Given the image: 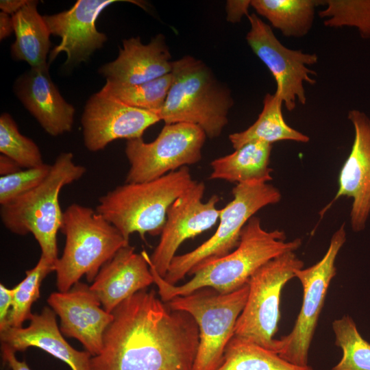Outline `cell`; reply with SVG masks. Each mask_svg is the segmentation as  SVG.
I'll return each mask as SVG.
<instances>
[{"label": "cell", "instance_id": "obj_4", "mask_svg": "<svg viewBox=\"0 0 370 370\" xmlns=\"http://www.w3.org/2000/svg\"><path fill=\"white\" fill-rule=\"evenodd\" d=\"M172 83L162 108L157 112L165 124L198 125L207 137H218L227 124L233 105L228 88L201 60L186 56L173 61Z\"/></svg>", "mask_w": 370, "mask_h": 370}, {"label": "cell", "instance_id": "obj_25", "mask_svg": "<svg viewBox=\"0 0 370 370\" xmlns=\"http://www.w3.org/2000/svg\"><path fill=\"white\" fill-rule=\"evenodd\" d=\"M319 0H251L256 12L286 37L301 38L311 29Z\"/></svg>", "mask_w": 370, "mask_h": 370}, {"label": "cell", "instance_id": "obj_3", "mask_svg": "<svg viewBox=\"0 0 370 370\" xmlns=\"http://www.w3.org/2000/svg\"><path fill=\"white\" fill-rule=\"evenodd\" d=\"M187 166L153 180L125 183L101 196L95 210L129 241L137 232L160 235L169 207L195 183Z\"/></svg>", "mask_w": 370, "mask_h": 370}, {"label": "cell", "instance_id": "obj_35", "mask_svg": "<svg viewBox=\"0 0 370 370\" xmlns=\"http://www.w3.org/2000/svg\"><path fill=\"white\" fill-rule=\"evenodd\" d=\"M1 357L3 362L11 370H31L25 360H18L15 353L5 344L1 343Z\"/></svg>", "mask_w": 370, "mask_h": 370}, {"label": "cell", "instance_id": "obj_29", "mask_svg": "<svg viewBox=\"0 0 370 370\" xmlns=\"http://www.w3.org/2000/svg\"><path fill=\"white\" fill-rule=\"evenodd\" d=\"M56 262L40 256L36 265L25 272V278L13 288L12 307L8 317L7 328H21L29 320L34 302L40 297L42 280L51 271H55ZM5 328V329H6Z\"/></svg>", "mask_w": 370, "mask_h": 370}, {"label": "cell", "instance_id": "obj_20", "mask_svg": "<svg viewBox=\"0 0 370 370\" xmlns=\"http://www.w3.org/2000/svg\"><path fill=\"white\" fill-rule=\"evenodd\" d=\"M154 283L149 263L130 245L121 248L100 269L90 289L109 313L123 301Z\"/></svg>", "mask_w": 370, "mask_h": 370}, {"label": "cell", "instance_id": "obj_10", "mask_svg": "<svg viewBox=\"0 0 370 370\" xmlns=\"http://www.w3.org/2000/svg\"><path fill=\"white\" fill-rule=\"evenodd\" d=\"M206 137L198 125L177 123L165 124L151 143L143 138L127 140L125 152L130 167L125 183L153 180L198 162Z\"/></svg>", "mask_w": 370, "mask_h": 370}, {"label": "cell", "instance_id": "obj_16", "mask_svg": "<svg viewBox=\"0 0 370 370\" xmlns=\"http://www.w3.org/2000/svg\"><path fill=\"white\" fill-rule=\"evenodd\" d=\"M117 0H78L69 10L43 18L51 34L61 38L50 52L48 64L61 52L66 54L65 65L86 62L90 55L103 47L106 34L96 28L101 12Z\"/></svg>", "mask_w": 370, "mask_h": 370}, {"label": "cell", "instance_id": "obj_28", "mask_svg": "<svg viewBox=\"0 0 370 370\" xmlns=\"http://www.w3.org/2000/svg\"><path fill=\"white\" fill-rule=\"evenodd\" d=\"M332 329L343 356L330 370H370V343L362 337L352 317L344 315L335 319Z\"/></svg>", "mask_w": 370, "mask_h": 370}, {"label": "cell", "instance_id": "obj_8", "mask_svg": "<svg viewBox=\"0 0 370 370\" xmlns=\"http://www.w3.org/2000/svg\"><path fill=\"white\" fill-rule=\"evenodd\" d=\"M248 293V284L227 294L207 287L167 302L171 308L189 313L197 323L199 343L193 370H217L221 366Z\"/></svg>", "mask_w": 370, "mask_h": 370}, {"label": "cell", "instance_id": "obj_33", "mask_svg": "<svg viewBox=\"0 0 370 370\" xmlns=\"http://www.w3.org/2000/svg\"><path fill=\"white\" fill-rule=\"evenodd\" d=\"M14 290L0 284V331L7 328L8 317L12 307Z\"/></svg>", "mask_w": 370, "mask_h": 370}, {"label": "cell", "instance_id": "obj_34", "mask_svg": "<svg viewBox=\"0 0 370 370\" xmlns=\"http://www.w3.org/2000/svg\"><path fill=\"white\" fill-rule=\"evenodd\" d=\"M251 1H227L226 3L227 20L238 22L243 15L248 16Z\"/></svg>", "mask_w": 370, "mask_h": 370}, {"label": "cell", "instance_id": "obj_17", "mask_svg": "<svg viewBox=\"0 0 370 370\" xmlns=\"http://www.w3.org/2000/svg\"><path fill=\"white\" fill-rule=\"evenodd\" d=\"M348 119L353 125L354 138L349 156L338 175V188L325 211L340 197L352 198L350 223L353 231L365 228L370 214V119L363 112L352 110Z\"/></svg>", "mask_w": 370, "mask_h": 370}, {"label": "cell", "instance_id": "obj_32", "mask_svg": "<svg viewBox=\"0 0 370 370\" xmlns=\"http://www.w3.org/2000/svg\"><path fill=\"white\" fill-rule=\"evenodd\" d=\"M51 165L43 164L22 169L16 173L1 176L0 204H9L39 185L48 175Z\"/></svg>", "mask_w": 370, "mask_h": 370}, {"label": "cell", "instance_id": "obj_7", "mask_svg": "<svg viewBox=\"0 0 370 370\" xmlns=\"http://www.w3.org/2000/svg\"><path fill=\"white\" fill-rule=\"evenodd\" d=\"M233 199L220 210L219 223L214 234L195 249L175 256L164 278L175 285L195 269L221 258L238 246L247 222L261 208L278 203L280 190L267 182L249 181L237 184Z\"/></svg>", "mask_w": 370, "mask_h": 370}, {"label": "cell", "instance_id": "obj_30", "mask_svg": "<svg viewBox=\"0 0 370 370\" xmlns=\"http://www.w3.org/2000/svg\"><path fill=\"white\" fill-rule=\"evenodd\" d=\"M323 5L319 15L325 26L354 27L362 38H370V0H326Z\"/></svg>", "mask_w": 370, "mask_h": 370}, {"label": "cell", "instance_id": "obj_18", "mask_svg": "<svg viewBox=\"0 0 370 370\" xmlns=\"http://www.w3.org/2000/svg\"><path fill=\"white\" fill-rule=\"evenodd\" d=\"M122 44L116 59L99 69L106 81L137 85L171 73L173 62L162 34L156 36L147 45L143 44L139 36L125 39Z\"/></svg>", "mask_w": 370, "mask_h": 370}, {"label": "cell", "instance_id": "obj_38", "mask_svg": "<svg viewBox=\"0 0 370 370\" xmlns=\"http://www.w3.org/2000/svg\"><path fill=\"white\" fill-rule=\"evenodd\" d=\"M27 1V0H1L0 8L2 12L12 16L21 9Z\"/></svg>", "mask_w": 370, "mask_h": 370}, {"label": "cell", "instance_id": "obj_22", "mask_svg": "<svg viewBox=\"0 0 370 370\" xmlns=\"http://www.w3.org/2000/svg\"><path fill=\"white\" fill-rule=\"evenodd\" d=\"M272 145L264 142L245 144L233 153L214 159L210 163V179L230 182L272 180L269 167Z\"/></svg>", "mask_w": 370, "mask_h": 370}, {"label": "cell", "instance_id": "obj_19", "mask_svg": "<svg viewBox=\"0 0 370 370\" xmlns=\"http://www.w3.org/2000/svg\"><path fill=\"white\" fill-rule=\"evenodd\" d=\"M48 68H31L16 81L14 91L45 131L57 136L71 130L75 108L62 97Z\"/></svg>", "mask_w": 370, "mask_h": 370}, {"label": "cell", "instance_id": "obj_36", "mask_svg": "<svg viewBox=\"0 0 370 370\" xmlns=\"http://www.w3.org/2000/svg\"><path fill=\"white\" fill-rule=\"evenodd\" d=\"M23 169L12 158L1 154L0 156V175L5 176L16 173Z\"/></svg>", "mask_w": 370, "mask_h": 370}, {"label": "cell", "instance_id": "obj_1", "mask_svg": "<svg viewBox=\"0 0 370 370\" xmlns=\"http://www.w3.org/2000/svg\"><path fill=\"white\" fill-rule=\"evenodd\" d=\"M112 313L91 370H193L199 335L189 313L171 308L147 288Z\"/></svg>", "mask_w": 370, "mask_h": 370}, {"label": "cell", "instance_id": "obj_31", "mask_svg": "<svg viewBox=\"0 0 370 370\" xmlns=\"http://www.w3.org/2000/svg\"><path fill=\"white\" fill-rule=\"evenodd\" d=\"M0 152L24 169L44 164L37 145L20 133L16 123L8 113L0 116Z\"/></svg>", "mask_w": 370, "mask_h": 370}, {"label": "cell", "instance_id": "obj_14", "mask_svg": "<svg viewBox=\"0 0 370 370\" xmlns=\"http://www.w3.org/2000/svg\"><path fill=\"white\" fill-rule=\"evenodd\" d=\"M160 121L154 112L130 106L101 90L87 101L82 116L84 143L92 152L119 138H142Z\"/></svg>", "mask_w": 370, "mask_h": 370}, {"label": "cell", "instance_id": "obj_37", "mask_svg": "<svg viewBox=\"0 0 370 370\" xmlns=\"http://www.w3.org/2000/svg\"><path fill=\"white\" fill-rule=\"evenodd\" d=\"M14 31L12 17L3 12L0 13V39L9 36Z\"/></svg>", "mask_w": 370, "mask_h": 370}, {"label": "cell", "instance_id": "obj_9", "mask_svg": "<svg viewBox=\"0 0 370 370\" xmlns=\"http://www.w3.org/2000/svg\"><path fill=\"white\" fill-rule=\"evenodd\" d=\"M304 262L295 251L278 256L259 268L249 278V293L239 315L234 336L256 343L278 354L280 339L274 338L280 318L281 292L295 278Z\"/></svg>", "mask_w": 370, "mask_h": 370}, {"label": "cell", "instance_id": "obj_6", "mask_svg": "<svg viewBox=\"0 0 370 370\" xmlns=\"http://www.w3.org/2000/svg\"><path fill=\"white\" fill-rule=\"evenodd\" d=\"M60 230L66 237L62 255L55 264L56 285L61 292L69 291L84 275L93 282L101 268L130 245L96 210L78 204L63 212Z\"/></svg>", "mask_w": 370, "mask_h": 370}, {"label": "cell", "instance_id": "obj_27", "mask_svg": "<svg viewBox=\"0 0 370 370\" xmlns=\"http://www.w3.org/2000/svg\"><path fill=\"white\" fill-rule=\"evenodd\" d=\"M172 83L171 73L137 85H121L106 81L102 90L121 102L157 114L162 108Z\"/></svg>", "mask_w": 370, "mask_h": 370}, {"label": "cell", "instance_id": "obj_24", "mask_svg": "<svg viewBox=\"0 0 370 370\" xmlns=\"http://www.w3.org/2000/svg\"><path fill=\"white\" fill-rule=\"evenodd\" d=\"M282 99L274 94L267 93L263 99V108L257 120L247 129L231 134L229 139L236 150L251 142L269 144L282 140L308 143L310 138L289 126L282 115Z\"/></svg>", "mask_w": 370, "mask_h": 370}, {"label": "cell", "instance_id": "obj_26", "mask_svg": "<svg viewBox=\"0 0 370 370\" xmlns=\"http://www.w3.org/2000/svg\"><path fill=\"white\" fill-rule=\"evenodd\" d=\"M217 370H314L288 362L271 350L234 336L227 344Z\"/></svg>", "mask_w": 370, "mask_h": 370}, {"label": "cell", "instance_id": "obj_21", "mask_svg": "<svg viewBox=\"0 0 370 370\" xmlns=\"http://www.w3.org/2000/svg\"><path fill=\"white\" fill-rule=\"evenodd\" d=\"M26 328L9 327L0 331L1 343L14 352L38 347L65 362L72 370H91V354L78 351L66 342L58 326L56 314L51 308L46 306L40 314H32Z\"/></svg>", "mask_w": 370, "mask_h": 370}, {"label": "cell", "instance_id": "obj_5", "mask_svg": "<svg viewBox=\"0 0 370 370\" xmlns=\"http://www.w3.org/2000/svg\"><path fill=\"white\" fill-rule=\"evenodd\" d=\"M86 172L85 166L74 162L72 153H61L39 185L1 206L2 223L15 234H32L40 247V256L56 262L58 258L57 234L63 216L59 195L64 186L79 180Z\"/></svg>", "mask_w": 370, "mask_h": 370}, {"label": "cell", "instance_id": "obj_12", "mask_svg": "<svg viewBox=\"0 0 370 370\" xmlns=\"http://www.w3.org/2000/svg\"><path fill=\"white\" fill-rule=\"evenodd\" d=\"M247 18L250 29L246 40L273 76L277 84L275 95L288 111L295 108L297 102L305 105L304 84L313 85L317 82L311 77L317 75V73L308 66L318 62V56L286 47L276 38L271 27L256 14H249Z\"/></svg>", "mask_w": 370, "mask_h": 370}, {"label": "cell", "instance_id": "obj_11", "mask_svg": "<svg viewBox=\"0 0 370 370\" xmlns=\"http://www.w3.org/2000/svg\"><path fill=\"white\" fill-rule=\"evenodd\" d=\"M345 223L333 234L323 257L314 265L299 269L295 275L303 287L301 310L292 330L280 338V356L298 366H307L308 352L331 280L335 261L346 241Z\"/></svg>", "mask_w": 370, "mask_h": 370}, {"label": "cell", "instance_id": "obj_13", "mask_svg": "<svg viewBox=\"0 0 370 370\" xmlns=\"http://www.w3.org/2000/svg\"><path fill=\"white\" fill-rule=\"evenodd\" d=\"M205 188L204 182H197L168 210L160 241L149 256L151 264L162 278L182 243L210 229L219 219L220 210L216 206L220 198L214 195L203 202Z\"/></svg>", "mask_w": 370, "mask_h": 370}, {"label": "cell", "instance_id": "obj_2", "mask_svg": "<svg viewBox=\"0 0 370 370\" xmlns=\"http://www.w3.org/2000/svg\"><path fill=\"white\" fill-rule=\"evenodd\" d=\"M301 245L300 238L286 241L283 231L264 230L260 219L253 216L243 227L236 249L195 269L189 274L193 277L180 286L166 282L151 264L148 254L145 251L142 254L149 263L158 294L167 303L175 297L186 296L207 287L222 294L232 293L247 284L251 276L265 263L283 254L295 251Z\"/></svg>", "mask_w": 370, "mask_h": 370}, {"label": "cell", "instance_id": "obj_15", "mask_svg": "<svg viewBox=\"0 0 370 370\" xmlns=\"http://www.w3.org/2000/svg\"><path fill=\"white\" fill-rule=\"evenodd\" d=\"M47 303L60 317L63 335L79 341L92 356L100 353L113 315L101 307L90 286L78 282L67 291L52 293Z\"/></svg>", "mask_w": 370, "mask_h": 370}, {"label": "cell", "instance_id": "obj_23", "mask_svg": "<svg viewBox=\"0 0 370 370\" xmlns=\"http://www.w3.org/2000/svg\"><path fill=\"white\" fill-rule=\"evenodd\" d=\"M37 1L27 0L12 16L16 36L11 47L12 57L25 61L32 68L48 66L47 55L51 46V33L43 16L37 10Z\"/></svg>", "mask_w": 370, "mask_h": 370}]
</instances>
